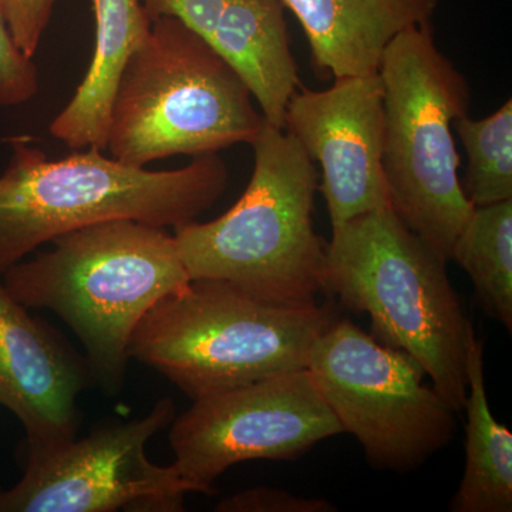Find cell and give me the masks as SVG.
Masks as SVG:
<instances>
[{
	"instance_id": "2",
	"label": "cell",
	"mask_w": 512,
	"mask_h": 512,
	"mask_svg": "<svg viewBox=\"0 0 512 512\" xmlns=\"http://www.w3.org/2000/svg\"><path fill=\"white\" fill-rule=\"evenodd\" d=\"M446 264L389 205L332 227L323 292L367 313L373 336L413 356L458 413L467 399V356L476 335Z\"/></svg>"
},
{
	"instance_id": "16",
	"label": "cell",
	"mask_w": 512,
	"mask_h": 512,
	"mask_svg": "<svg viewBox=\"0 0 512 512\" xmlns=\"http://www.w3.org/2000/svg\"><path fill=\"white\" fill-rule=\"evenodd\" d=\"M467 377L466 468L448 508L453 512H511L512 434L495 420L488 403L483 340L471 342Z\"/></svg>"
},
{
	"instance_id": "1",
	"label": "cell",
	"mask_w": 512,
	"mask_h": 512,
	"mask_svg": "<svg viewBox=\"0 0 512 512\" xmlns=\"http://www.w3.org/2000/svg\"><path fill=\"white\" fill-rule=\"evenodd\" d=\"M0 279L28 309H49L83 343L90 373L119 392L128 345L140 320L165 296L191 282L174 234L133 220L100 222L53 239Z\"/></svg>"
},
{
	"instance_id": "18",
	"label": "cell",
	"mask_w": 512,
	"mask_h": 512,
	"mask_svg": "<svg viewBox=\"0 0 512 512\" xmlns=\"http://www.w3.org/2000/svg\"><path fill=\"white\" fill-rule=\"evenodd\" d=\"M467 156L464 194L474 207L512 200V101L484 119L454 120Z\"/></svg>"
},
{
	"instance_id": "22",
	"label": "cell",
	"mask_w": 512,
	"mask_h": 512,
	"mask_svg": "<svg viewBox=\"0 0 512 512\" xmlns=\"http://www.w3.org/2000/svg\"><path fill=\"white\" fill-rule=\"evenodd\" d=\"M141 5L151 22L170 16L210 40L225 0H141Z\"/></svg>"
},
{
	"instance_id": "7",
	"label": "cell",
	"mask_w": 512,
	"mask_h": 512,
	"mask_svg": "<svg viewBox=\"0 0 512 512\" xmlns=\"http://www.w3.org/2000/svg\"><path fill=\"white\" fill-rule=\"evenodd\" d=\"M383 170L400 218L450 261L474 205L458 177L454 120L470 110L466 76L437 46L431 22L404 30L379 67Z\"/></svg>"
},
{
	"instance_id": "6",
	"label": "cell",
	"mask_w": 512,
	"mask_h": 512,
	"mask_svg": "<svg viewBox=\"0 0 512 512\" xmlns=\"http://www.w3.org/2000/svg\"><path fill=\"white\" fill-rule=\"evenodd\" d=\"M254 97L208 40L164 16L128 60L111 104L106 151L146 167L251 144L264 127Z\"/></svg>"
},
{
	"instance_id": "9",
	"label": "cell",
	"mask_w": 512,
	"mask_h": 512,
	"mask_svg": "<svg viewBox=\"0 0 512 512\" xmlns=\"http://www.w3.org/2000/svg\"><path fill=\"white\" fill-rule=\"evenodd\" d=\"M342 426L306 367L194 400L175 416L173 466L192 493H214L229 467L252 460H296Z\"/></svg>"
},
{
	"instance_id": "14",
	"label": "cell",
	"mask_w": 512,
	"mask_h": 512,
	"mask_svg": "<svg viewBox=\"0 0 512 512\" xmlns=\"http://www.w3.org/2000/svg\"><path fill=\"white\" fill-rule=\"evenodd\" d=\"M208 42L247 84L266 123L284 128L301 82L281 0H225Z\"/></svg>"
},
{
	"instance_id": "8",
	"label": "cell",
	"mask_w": 512,
	"mask_h": 512,
	"mask_svg": "<svg viewBox=\"0 0 512 512\" xmlns=\"http://www.w3.org/2000/svg\"><path fill=\"white\" fill-rule=\"evenodd\" d=\"M306 369L376 470L410 473L456 436L457 412L424 384L423 366L352 320L335 319L320 333Z\"/></svg>"
},
{
	"instance_id": "19",
	"label": "cell",
	"mask_w": 512,
	"mask_h": 512,
	"mask_svg": "<svg viewBox=\"0 0 512 512\" xmlns=\"http://www.w3.org/2000/svg\"><path fill=\"white\" fill-rule=\"evenodd\" d=\"M39 92V72L33 59L13 42L0 12V107L28 103Z\"/></svg>"
},
{
	"instance_id": "12",
	"label": "cell",
	"mask_w": 512,
	"mask_h": 512,
	"mask_svg": "<svg viewBox=\"0 0 512 512\" xmlns=\"http://www.w3.org/2000/svg\"><path fill=\"white\" fill-rule=\"evenodd\" d=\"M89 375L76 353L33 318L0 279V406L22 423L28 454L76 437L77 397Z\"/></svg>"
},
{
	"instance_id": "17",
	"label": "cell",
	"mask_w": 512,
	"mask_h": 512,
	"mask_svg": "<svg viewBox=\"0 0 512 512\" xmlns=\"http://www.w3.org/2000/svg\"><path fill=\"white\" fill-rule=\"evenodd\" d=\"M470 276L484 312L512 329V200L474 208L451 258Z\"/></svg>"
},
{
	"instance_id": "3",
	"label": "cell",
	"mask_w": 512,
	"mask_h": 512,
	"mask_svg": "<svg viewBox=\"0 0 512 512\" xmlns=\"http://www.w3.org/2000/svg\"><path fill=\"white\" fill-rule=\"evenodd\" d=\"M229 180L218 154L178 170L151 171L86 148L50 160L23 138L12 141L0 175V276L40 245L114 220L178 228L210 210Z\"/></svg>"
},
{
	"instance_id": "5",
	"label": "cell",
	"mask_w": 512,
	"mask_h": 512,
	"mask_svg": "<svg viewBox=\"0 0 512 512\" xmlns=\"http://www.w3.org/2000/svg\"><path fill=\"white\" fill-rule=\"evenodd\" d=\"M325 305L265 301L217 279H191L138 323L130 360L167 377L194 400L303 369L330 323Z\"/></svg>"
},
{
	"instance_id": "4",
	"label": "cell",
	"mask_w": 512,
	"mask_h": 512,
	"mask_svg": "<svg viewBox=\"0 0 512 512\" xmlns=\"http://www.w3.org/2000/svg\"><path fill=\"white\" fill-rule=\"evenodd\" d=\"M251 147L254 171L244 194L217 220L175 228L178 251L191 279L313 305L326 262V242L313 227L318 170L291 134L266 121Z\"/></svg>"
},
{
	"instance_id": "15",
	"label": "cell",
	"mask_w": 512,
	"mask_h": 512,
	"mask_svg": "<svg viewBox=\"0 0 512 512\" xmlns=\"http://www.w3.org/2000/svg\"><path fill=\"white\" fill-rule=\"evenodd\" d=\"M92 6L96 19L92 62L73 99L50 124V133L72 150L106 151L111 104L121 74L153 22L141 0H92Z\"/></svg>"
},
{
	"instance_id": "21",
	"label": "cell",
	"mask_w": 512,
	"mask_h": 512,
	"mask_svg": "<svg viewBox=\"0 0 512 512\" xmlns=\"http://www.w3.org/2000/svg\"><path fill=\"white\" fill-rule=\"evenodd\" d=\"M57 0H0V12L8 23L13 42L33 59L43 33L52 20Z\"/></svg>"
},
{
	"instance_id": "11",
	"label": "cell",
	"mask_w": 512,
	"mask_h": 512,
	"mask_svg": "<svg viewBox=\"0 0 512 512\" xmlns=\"http://www.w3.org/2000/svg\"><path fill=\"white\" fill-rule=\"evenodd\" d=\"M284 130L320 167L332 227L389 207L383 170L384 103L379 73L343 77L326 90H296Z\"/></svg>"
},
{
	"instance_id": "20",
	"label": "cell",
	"mask_w": 512,
	"mask_h": 512,
	"mask_svg": "<svg viewBox=\"0 0 512 512\" xmlns=\"http://www.w3.org/2000/svg\"><path fill=\"white\" fill-rule=\"evenodd\" d=\"M220 512H336L325 498H305L278 488L258 487L231 495L217 505Z\"/></svg>"
},
{
	"instance_id": "10",
	"label": "cell",
	"mask_w": 512,
	"mask_h": 512,
	"mask_svg": "<svg viewBox=\"0 0 512 512\" xmlns=\"http://www.w3.org/2000/svg\"><path fill=\"white\" fill-rule=\"evenodd\" d=\"M174 419L173 400L161 399L141 419L28 454L18 484L0 491V512L184 511L190 484L173 464L157 466L146 454Z\"/></svg>"
},
{
	"instance_id": "13",
	"label": "cell",
	"mask_w": 512,
	"mask_h": 512,
	"mask_svg": "<svg viewBox=\"0 0 512 512\" xmlns=\"http://www.w3.org/2000/svg\"><path fill=\"white\" fill-rule=\"evenodd\" d=\"M301 23L312 63L335 79L379 72L404 30L431 22L440 0H281Z\"/></svg>"
}]
</instances>
